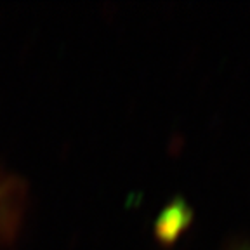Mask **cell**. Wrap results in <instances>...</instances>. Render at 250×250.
<instances>
[{
    "mask_svg": "<svg viewBox=\"0 0 250 250\" xmlns=\"http://www.w3.org/2000/svg\"><path fill=\"white\" fill-rule=\"evenodd\" d=\"M28 208L26 181L0 167V247L18 238Z\"/></svg>",
    "mask_w": 250,
    "mask_h": 250,
    "instance_id": "cell-1",
    "label": "cell"
},
{
    "mask_svg": "<svg viewBox=\"0 0 250 250\" xmlns=\"http://www.w3.org/2000/svg\"><path fill=\"white\" fill-rule=\"evenodd\" d=\"M234 250H250V242L247 243H242V245H238Z\"/></svg>",
    "mask_w": 250,
    "mask_h": 250,
    "instance_id": "cell-2",
    "label": "cell"
}]
</instances>
